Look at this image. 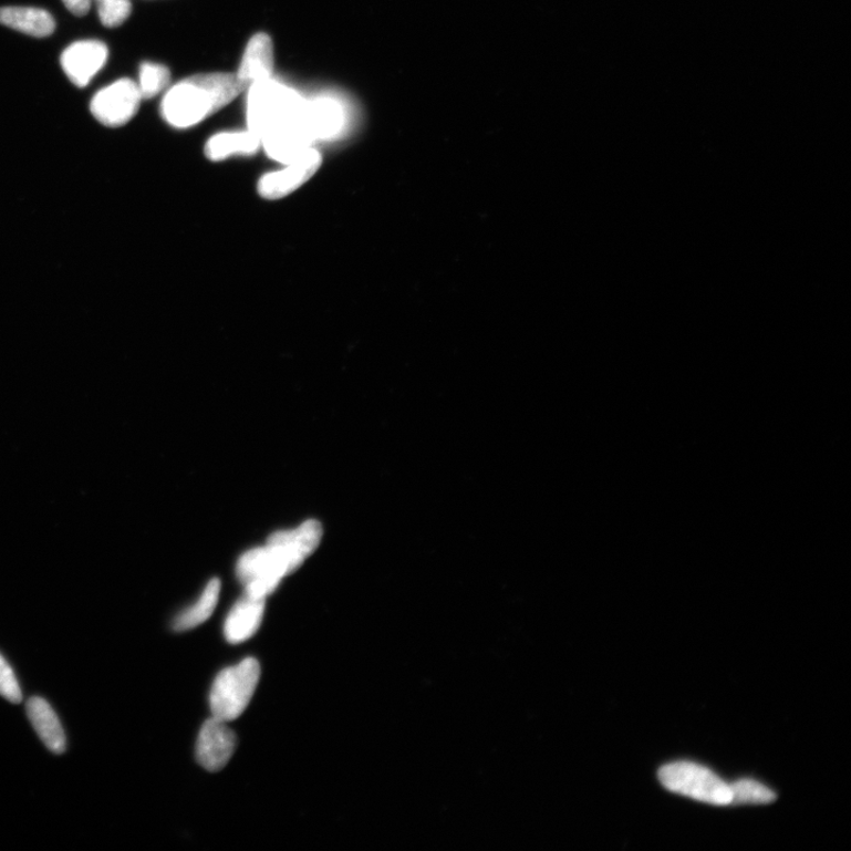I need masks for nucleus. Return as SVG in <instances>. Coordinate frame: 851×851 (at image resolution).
<instances>
[{
  "instance_id": "f257e3e1",
  "label": "nucleus",
  "mask_w": 851,
  "mask_h": 851,
  "mask_svg": "<svg viewBox=\"0 0 851 851\" xmlns=\"http://www.w3.org/2000/svg\"><path fill=\"white\" fill-rule=\"evenodd\" d=\"M322 536L321 523L310 519L297 530L273 533L267 547L242 554L237 575L246 585V594L266 599L319 548Z\"/></svg>"
},
{
  "instance_id": "f03ea898",
  "label": "nucleus",
  "mask_w": 851,
  "mask_h": 851,
  "mask_svg": "<svg viewBox=\"0 0 851 851\" xmlns=\"http://www.w3.org/2000/svg\"><path fill=\"white\" fill-rule=\"evenodd\" d=\"M240 93L233 74L196 75L172 86L163 100L162 114L172 127L186 129L228 106Z\"/></svg>"
},
{
  "instance_id": "7ed1b4c3",
  "label": "nucleus",
  "mask_w": 851,
  "mask_h": 851,
  "mask_svg": "<svg viewBox=\"0 0 851 851\" xmlns=\"http://www.w3.org/2000/svg\"><path fill=\"white\" fill-rule=\"evenodd\" d=\"M248 93V127L260 142L297 117L305 102L299 93L272 79L253 84Z\"/></svg>"
},
{
  "instance_id": "20e7f679",
  "label": "nucleus",
  "mask_w": 851,
  "mask_h": 851,
  "mask_svg": "<svg viewBox=\"0 0 851 851\" xmlns=\"http://www.w3.org/2000/svg\"><path fill=\"white\" fill-rule=\"evenodd\" d=\"M259 677L260 666L253 657L220 672L210 696L214 718L226 723L239 718L253 697Z\"/></svg>"
},
{
  "instance_id": "39448f33",
  "label": "nucleus",
  "mask_w": 851,
  "mask_h": 851,
  "mask_svg": "<svg viewBox=\"0 0 851 851\" xmlns=\"http://www.w3.org/2000/svg\"><path fill=\"white\" fill-rule=\"evenodd\" d=\"M658 779L670 791L709 805L727 806L733 792L716 774L689 761L668 764L658 770Z\"/></svg>"
},
{
  "instance_id": "423d86ee",
  "label": "nucleus",
  "mask_w": 851,
  "mask_h": 851,
  "mask_svg": "<svg viewBox=\"0 0 851 851\" xmlns=\"http://www.w3.org/2000/svg\"><path fill=\"white\" fill-rule=\"evenodd\" d=\"M142 101L137 83L131 79H121L94 95L91 112L103 126L123 127L136 115Z\"/></svg>"
},
{
  "instance_id": "0eeeda50",
  "label": "nucleus",
  "mask_w": 851,
  "mask_h": 851,
  "mask_svg": "<svg viewBox=\"0 0 851 851\" xmlns=\"http://www.w3.org/2000/svg\"><path fill=\"white\" fill-rule=\"evenodd\" d=\"M321 165V153L311 147L300 158L260 178L257 184L258 195L267 200L283 199L314 177Z\"/></svg>"
},
{
  "instance_id": "6e6552de",
  "label": "nucleus",
  "mask_w": 851,
  "mask_h": 851,
  "mask_svg": "<svg viewBox=\"0 0 851 851\" xmlns=\"http://www.w3.org/2000/svg\"><path fill=\"white\" fill-rule=\"evenodd\" d=\"M108 56L110 50L103 42L79 41L62 52L61 66L74 85L84 89L106 65Z\"/></svg>"
},
{
  "instance_id": "1a4fd4ad",
  "label": "nucleus",
  "mask_w": 851,
  "mask_h": 851,
  "mask_svg": "<svg viewBox=\"0 0 851 851\" xmlns=\"http://www.w3.org/2000/svg\"><path fill=\"white\" fill-rule=\"evenodd\" d=\"M237 737L228 723L208 719L201 727L197 743V759L207 771L222 770L236 751Z\"/></svg>"
},
{
  "instance_id": "9d476101",
  "label": "nucleus",
  "mask_w": 851,
  "mask_h": 851,
  "mask_svg": "<svg viewBox=\"0 0 851 851\" xmlns=\"http://www.w3.org/2000/svg\"><path fill=\"white\" fill-rule=\"evenodd\" d=\"M300 120L311 141L316 143L339 135L346 124V114L340 102L320 98L304 102Z\"/></svg>"
},
{
  "instance_id": "9b49d317",
  "label": "nucleus",
  "mask_w": 851,
  "mask_h": 851,
  "mask_svg": "<svg viewBox=\"0 0 851 851\" xmlns=\"http://www.w3.org/2000/svg\"><path fill=\"white\" fill-rule=\"evenodd\" d=\"M300 113L290 123L262 138V147L272 160L286 165L314 147V142L302 126Z\"/></svg>"
},
{
  "instance_id": "f8f14e48",
  "label": "nucleus",
  "mask_w": 851,
  "mask_h": 851,
  "mask_svg": "<svg viewBox=\"0 0 851 851\" xmlns=\"http://www.w3.org/2000/svg\"><path fill=\"white\" fill-rule=\"evenodd\" d=\"M273 45L269 34L260 32L248 43L236 75L242 92L249 91L256 83L272 79Z\"/></svg>"
},
{
  "instance_id": "ddd939ff",
  "label": "nucleus",
  "mask_w": 851,
  "mask_h": 851,
  "mask_svg": "<svg viewBox=\"0 0 851 851\" xmlns=\"http://www.w3.org/2000/svg\"><path fill=\"white\" fill-rule=\"evenodd\" d=\"M266 599L246 594L225 622V637L230 644H241L252 637L263 621Z\"/></svg>"
},
{
  "instance_id": "4468645a",
  "label": "nucleus",
  "mask_w": 851,
  "mask_h": 851,
  "mask_svg": "<svg viewBox=\"0 0 851 851\" xmlns=\"http://www.w3.org/2000/svg\"><path fill=\"white\" fill-rule=\"evenodd\" d=\"M28 717L46 748L56 755L65 751V735L55 710L39 697L27 703Z\"/></svg>"
},
{
  "instance_id": "2eb2a0df",
  "label": "nucleus",
  "mask_w": 851,
  "mask_h": 851,
  "mask_svg": "<svg viewBox=\"0 0 851 851\" xmlns=\"http://www.w3.org/2000/svg\"><path fill=\"white\" fill-rule=\"evenodd\" d=\"M0 24L37 39L49 38L56 29L51 13L43 9L24 7L0 9Z\"/></svg>"
},
{
  "instance_id": "dca6fc26",
  "label": "nucleus",
  "mask_w": 851,
  "mask_h": 851,
  "mask_svg": "<svg viewBox=\"0 0 851 851\" xmlns=\"http://www.w3.org/2000/svg\"><path fill=\"white\" fill-rule=\"evenodd\" d=\"M260 147H262L260 138L248 129L216 134L208 138L204 152L208 160L217 163L233 155H253Z\"/></svg>"
},
{
  "instance_id": "f3484780",
  "label": "nucleus",
  "mask_w": 851,
  "mask_h": 851,
  "mask_svg": "<svg viewBox=\"0 0 851 851\" xmlns=\"http://www.w3.org/2000/svg\"><path fill=\"white\" fill-rule=\"evenodd\" d=\"M220 593V581L214 579L207 584L200 600L187 611L178 615L173 622V629L177 632H185L200 626L214 614Z\"/></svg>"
},
{
  "instance_id": "a211bd4d",
  "label": "nucleus",
  "mask_w": 851,
  "mask_h": 851,
  "mask_svg": "<svg viewBox=\"0 0 851 851\" xmlns=\"http://www.w3.org/2000/svg\"><path fill=\"white\" fill-rule=\"evenodd\" d=\"M170 82L168 68L153 62H144L138 73V92L143 100H149L164 92Z\"/></svg>"
},
{
  "instance_id": "6ab92c4d",
  "label": "nucleus",
  "mask_w": 851,
  "mask_h": 851,
  "mask_svg": "<svg viewBox=\"0 0 851 851\" xmlns=\"http://www.w3.org/2000/svg\"><path fill=\"white\" fill-rule=\"evenodd\" d=\"M729 789H731L733 792L731 805L771 803L777 798V795L772 790L753 779L738 780L733 786H729Z\"/></svg>"
},
{
  "instance_id": "aec40b11",
  "label": "nucleus",
  "mask_w": 851,
  "mask_h": 851,
  "mask_svg": "<svg viewBox=\"0 0 851 851\" xmlns=\"http://www.w3.org/2000/svg\"><path fill=\"white\" fill-rule=\"evenodd\" d=\"M97 7L103 27L114 29L123 25L132 14L131 0H93Z\"/></svg>"
},
{
  "instance_id": "412c9836",
  "label": "nucleus",
  "mask_w": 851,
  "mask_h": 851,
  "mask_svg": "<svg viewBox=\"0 0 851 851\" xmlns=\"http://www.w3.org/2000/svg\"><path fill=\"white\" fill-rule=\"evenodd\" d=\"M0 696L12 704H20L23 699L19 681L2 655H0Z\"/></svg>"
},
{
  "instance_id": "4be33fe9",
  "label": "nucleus",
  "mask_w": 851,
  "mask_h": 851,
  "mask_svg": "<svg viewBox=\"0 0 851 851\" xmlns=\"http://www.w3.org/2000/svg\"><path fill=\"white\" fill-rule=\"evenodd\" d=\"M62 2L69 11L77 17L89 14L93 4V0H62Z\"/></svg>"
}]
</instances>
